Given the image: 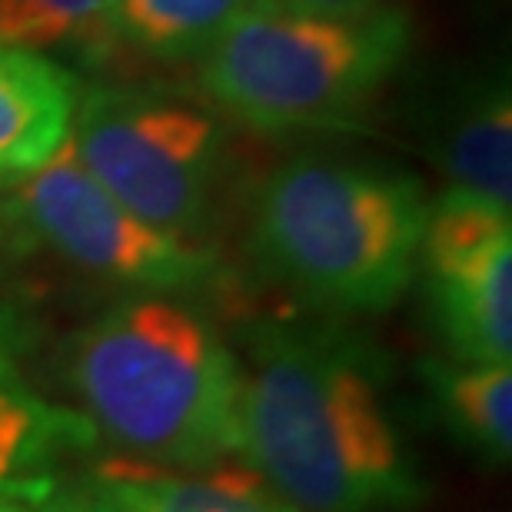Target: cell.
I'll use <instances>...</instances> for the list:
<instances>
[{
    "instance_id": "1",
    "label": "cell",
    "mask_w": 512,
    "mask_h": 512,
    "mask_svg": "<svg viewBox=\"0 0 512 512\" xmlns=\"http://www.w3.org/2000/svg\"><path fill=\"white\" fill-rule=\"evenodd\" d=\"M243 459L296 512H416L429 486L386 403L380 356L340 326L253 320Z\"/></svg>"
},
{
    "instance_id": "2",
    "label": "cell",
    "mask_w": 512,
    "mask_h": 512,
    "mask_svg": "<svg viewBox=\"0 0 512 512\" xmlns=\"http://www.w3.org/2000/svg\"><path fill=\"white\" fill-rule=\"evenodd\" d=\"M67 380L94 433L167 473L247 466L240 353L200 306L137 293L74 336Z\"/></svg>"
},
{
    "instance_id": "3",
    "label": "cell",
    "mask_w": 512,
    "mask_h": 512,
    "mask_svg": "<svg viewBox=\"0 0 512 512\" xmlns=\"http://www.w3.org/2000/svg\"><path fill=\"white\" fill-rule=\"evenodd\" d=\"M429 200L409 173L296 157L260 183L250 250L313 310L383 313L416 276Z\"/></svg>"
},
{
    "instance_id": "4",
    "label": "cell",
    "mask_w": 512,
    "mask_h": 512,
    "mask_svg": "<svg viewBox=\"0 0 512 512\" xmlns=\"http://www.w3.org/2000/svg\"><path fill=\"white\" fill-rule=\"evenodd\" d=\"M413 50L399 7L360 17L240 10L200 57V84L240 124L266 133L346 124Z\"/></svg>"
},
{
    "instance_id": "5",
    "label": "cell",
    "mask_w": 512,
    "mask_h": 512,
    "mask_svg": "<svg viewBox=\"0 0 512 512\" xmlns=\"http://www.w3.org/2000/svg\"><path fill=\"white\" fill-rule=\"evenodd\" d=\"M80 163L143 223L193 240L223 173V130L207 110L137 87L100 84L70 127Z\"/></svg>"
},
{
    "instance_id": "6",
    "label": "cell",
    "mask_w": 512,
    "mask_h": 512,
    "mask_svg": "<svg viewBox=\"0 0 512 512\" xmlns=\"http://www.w3.org/2000/svg\"><path fill=\"white\" fill-rule=\"evenodd\" d=\"M0 213L10 230H24L70 266L133 293L187 296L217 280L213 250L130 213L90 177L70 137L44 167L7 190Z\"/></svg>"
},
{
    "instance_id": "7",
    "label": "cell",
    "mask_w": 512,
    "mask_h": 512,
    "mask_svg": "<svg viewBox=\"0 0 512 512\" xmlns=\"http://www.w3.org/2000/svg\"><path fill=\"white\" fill-rule=\"evenodd\" d=\"M416 273L456 363H512V210L443 190L429 203Z\"/></svg>"
},
{
    "instance_id": "8",
    "label": "cell",
    "mask_w": 512,
    "mask_h": 512,
    "mask_svg": "<svg viewBox=\"0 0 512 512\" xmlns=\"http://www.w3.org/2000/svg\"><path fill=\"white\" fill-rule=\"evenodd\" d=\"M80 87L54 57L0 44V190L40 170L74 127Z\"/></svg>"
},
{
    "instance_id": "9",
    "label": "cell",
    "mask_w": 512,
    "mask_h": 512,
    "mask_svg": "<svg viewBox=\"0 0 512 512\" xmlns=\"http://www.w3.org/2000/svg\"><path fill=\"white\" fill-rule=\"evenodd\" d=\"M80 489L100 512H296L250 466L167 473L127 459L97 466Z\"/></svg>"
},
{
    "instance_id": "10",
    "label": "cell",
    "mask_w": 512,
    "mask_h": 512,
    "mask_svg": "<svg viewBox=\"0 0 512 512\" xmlns=\"http://www.w3.org/2000/svg\"><path fill=\"white\" fill-rule=\"evenodd\" d=\"M446 190L512 210V97L506 80H483L449 110L433 147Z\"/></svg>"
},
{
    "instance_id": "11",
    "label": "cell",
    "mask_w": 512,
    "mask_h": 512,
    "mask_svg": "<svg viewBox=\"0 0 512 512\" xmlns=\"http://www.w3.org/2000/svg\"><path fill=\"white\" fill-rule=\"evenodd\" d=\"M419 376L446 433L486 463L506 466L512 456V363L423 360Z\"/></svg>"
},
{
    "instance_id": "12",
    "label": "cell",
    "mask_w": 512,
    "mask_h": 512,
    "mask_svg": "<svg viewBox=\"0 0 512 512\" xmlns=\"http://www.w3.org/2000/svg\"><path fill=\"white\" fill-rule=\"evenodd\" d=\"M84 413L47 406L34 393L0 389V493L40 503L54 483L50 466L70 449L94 443Z\"/></svg>"
},
{
    "instance_id": "13",
    "label": "cell",
    "mask_w": 512,
    "mask_h": 512,
    "mask_svg": "<svg viewBox=\"0 0 512 512\" xmlns=\"http://www.w3.org/2000/svg\"><path fill=\"white\" fill-rule=\"evenodd\" d=\"M247 0H114V37L150 60H193L217 44Z\"/></svg>"
},
{
    "instance_id": "14",
    "label": "cell",
    "mask_w": 512,
    "mask_h": 512,
    "mask_svg": "<svg viewBox=\"0 0 512 512\" xmlns=\"http://www.w3.org/2000/svg\"><path fill=\"white\" fill-rule=\"evenodd\" d=\"M0 44L77 57L100 67L120 47L114 0H0Z\"/></svg>"
},
{
    "instance_id": "15",
    "label": "cell",
    "mask_w": 512,
    "mask_h": 512,
    "mask_svg": "<svg viewBox=\"0 0 512 512\" xmlns=\"http://www.w3.org/2000/svg\"><path fill=\"white\" fill-rule=\"evenodd\" d=\"M34 356V326L14 306L0 303V389L30 393L27 360Z\"/></svg>"
},
{
    "instance_id": "16",
    "label": "cell",
    "mask_w": 512,
    "mask_h": 512,
    "mask_svg": "<svg viewBox=\"0 0 512 512\" xmlns=\"http://www.w3.org/2000/svg\"><path fill=\"white\" fill-rule=\"evenodd\" d=\"M386 7L383 0H247V10L293 17H360Z\"/></svg>"
},
{
    "instance_id": "17",
    "label": "cell",
    "mask_w": 512,
    "mask_h": 512,
    "mask_svg": "<svg viewBox=\"0 0 512 512\" xmlns=\"http://www.w3.org/2000/svg\"><path fill=\"white\" fill-rule=\"evenodd\" d=\"M37 512H100L94 506V499H90L84 489L74 486V489H50V493L37 503Z\"/></svg>"
},
{
    "instance_id": "18",
    "label": "cell",
    "mask_w": 512,
    "mask_h": 512,
    "mask_svg": "<svg viewBox=\"0 0 512 512\" xmlns=\"http://www.w3.org/2000/svg\"><path fill=\"white\" fill-rule=\"evenodd\" d=\"M0 512H37V503H27V499H20V496L0 493Z\"/></svg>"
},
{
    "instance_id": "19",
    "label": "cell",
    "mask_w": 512,
    "mask_h": 512,
    "mask_svg": "<svg viewBox=\"0 0 512 512\" xmlns=\"http://www.w3.org/2000/svg\"><path fill=\"white\" fill-rule=\"evenodd\" d=\"M10 247V227H7V220H4V213H0V260H4V253Z\"/></svg>"
}]
</instances>
